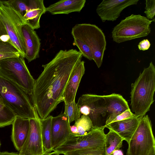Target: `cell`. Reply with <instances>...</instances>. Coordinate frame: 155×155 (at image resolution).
Masks as SVG:
<instances>
[{
	"instance_id": "cell-1",
	"label": "cell",
	"mask_w": 155,
	"mask_h": 155,
	"mask_svg": "<svg viewBox=\"0 0 155 155\" xmlns=\"http://www.w3.org/2000/svg\"><path fill=\"white\" fill-rule=\"evenodd\" d=\"M82 54L76 49L61 50L35 80L32 100L40 118H45L64 101L63 93L73 70L81 61Z\"/></svg>"
},
{
	"instance_id": "cell-2",
	"label": "cell",
	"mask_w": 155,
	"mask_h": 155,
	"mask_svg": "<svg viewBox=\"0 0 155 155\" xmlns=\"http://www.w3.org/2000/svg\"><path fill=\"white\" fill-rule=\"evenodd\" d=\"M131 110L137 117H142L150 110L154 101L155 67L152 61L131 84Z\"/></svg>"
},
{
	"instance_id": "cell-3",
	"label": "cell",
	"mask_w": 155,
	"mask_h": 155,
	"mask_svg": "<svg viewBox=\"0 0 155 155\" xmlns=\"http://www.w3.org/2000/svg\"><path fill=\"white\" fill-rule=\"evenodd\" d=\"M0 98L16 117L29 119L37 111L25 92L17 84L0 74Z\"/></svg>"
},
{
	"instance_id": "cell-4",
	"label": "cell",
	"mask_w": 155,
	"mask_h": 155,
	"mask_svg": "<svg viewBox=\"0 0 155 155\" xmlns=\"http://www.w3.org/2000/svg\"><path fill=\"white\" fill-rule=\"evenodd\" d=\"M0 20L5 28L12 44L25 57V50L21 27L27 24L22 15L8 1L0 0Z\"/></svg>"
},
{
	"instance_id": "cell-5",
	"label": "cell",
	"mask_w": 155,
	"mask_h": 155,
	"mask_svg": "<svg viewBox=\"0 0 155 155\" xmlns=\"http://www.w3.org/2000/svg\"><path fill=\"white\" fill-rule=\"evenodd\" d=\"M71 34L73 38L82 40L90 48L93 60L100 68L106 46L105 37L102 31L95 25L79 24L72 28Z\"/></svg>"
},
{
	"instance_id": "cell-6",
	"label": "cell",
	"mask_w": 155,
	"mask_h": 155,
	"mask_svg": "<svg viewBox=\"0 0 155 155\" xmlns=\"http://www.w3.org/2000/svg\"><path fill=\"white\" fill-rule=\"evenodd\" d=\"M153 21L140 15L132 14L114 27L112 32L113 39L120 43L146 36L150 32V25Z\"/></svg>"
},
{
	"instance_id": "cell-7",
	"label": "cell",
	"mask_w": 155,
	"mask_h": 155,
	"mask_svg": "<svg viewBox=\"0 0 155 155\" xmlns=\"http://www.w3.org/2000/svg\"><path fill=\"white\" fill-rule=\"evenodd\" d=\"M0 74L19 86L28 95H31L35 80L21 56L2 60Z\"/></svg>"
},
{
	"instance_id": "cell-8",
	"label": "cell",
	"mask_w": 155,
	"mask_h": 155,
	"mask_svg": "<svg viewBox=\"0 0 155 155\" xmlns=\"http://www.w3.org/2000/svg\"><path fill=\"white\" fill-rule=\"evenodd\" d=\"M127 155H150L155 150V140L151 122L147 115L139 122L129 142Z\"/></svg>"
},
{
	"instance_id": "cell-9",
	"label": "cell",
	"mask_w": 155,
	"mask_h": 155,
	"mask_svg": "<svg viewBox=\"0 0 155 155\" xmlns=\"http://www.w3.org/2000/svg\"><path fill=\"white\" fill-rule=\"evenodd\" d=\"M105 127H95L87 134L78 135L71 133L62 144L53 151L60 154L78 150L98 147L105 145Z\"/></svg>"
},
{
	"instance_id": "cell-10",
	"label": "cell",
	"mask_w": 155,
	"mask_h": 155,
	"mask_svg": "<svg viewBox=\"0 0 155 155\" xmlns=\"http://www.w3.org/2000/svg\"><path fill=\"white\" fill-rule=\"evenodd\" d=\"M104 104L103 95L86 94L79 98L77 104L81 114L87 116L94 127H101L106 123Z\"/></svg>"
},
{
	"instance_id": "cell-11",
	"label": "cell",
	"mask_w": 155,
	"mask_h": 155,
	"mask_svg": "<svg viewBox=\"0 0 155 155\" xmlns=\"http://www.w3.org/2000/svg\"><path fill=\"white\" fill-rule=\"evenodd\" d=\"M30 128L27 138L19 151V155H45L41 134L40 117L37 112L30 119Z\"/></svg>"
},
{
	"instance_id": "cell-12",
	"label": "cell",
	"mask_w": 155,
	"mask_h": 155,
	"mask_svg": "<svg viewBox=\"0 0 155 155\" xmlns=\"http://www.w3.org/2000/svg\"><path fill=\"white\" fill-rule=\"evenodd\" d=\"M139 0H104L97 6L96 11L103 22L114 21L122 11L130 6L137 5Z\"/></svg>"
},
{
	"instance_id": "cell-13",
	"label": "cell",
	"mask_w": 155,
	"mask_h": 155,
	"mask_svg": "<svg viewBox=\"0 0 155 155\" xmlns=\"http://www.w3.org/2000/svg\"><path fill=\"white\" fill-rule=\"evenodd\" d=\"M70 123L67 117L63 113L53 117L51 120V143L53 150L66 140L71 133Z\"/></svg>"
},
{
	"instance_id": "cell-14",
	"label": "cell",
	"mask_w": 155,
	"mask_h": 155,
	"mask_svg": "<svg viewBox=\"0 0 155 155\" xmlns=\"http://www.w3.org/2000/svg\"><path fill=\"white\" fill-rule=\"evenodd\" d=\"M103 96L105 115V127L117 115L130 109L127 101L120 94L113 93Z\"/></svg>"
},
{
	"instance_id": "cell-15",
	"label": "cell",
	"mask_w": 155,
	"mask_h": 155,
	"mask_svg": "<svg viewBox=\"0 0 155 155\" xmlns=\"http://www.w3.org/2000/svg\"><path fill=\"white\" fill-rule=\"evenodd\" d=\"M21 30L25 50V58L29 62L39 57L40 40L34 30L28 24H23Z\"/></svg>"
},
{
	"instance_id": "cell-16",
	"label": "cell",
	"mask_w": 155,
	"mask_h": 155,
	"mask_svg": "<svg viewBox=\"0 0 155 155\" xmlns=\"http://www.w3.org/2000/svg\"><path fill=\"white\" fill-rule=\"evenodd\" d=\"M84 64V61H81L72 72L63 93V101L64 103L75 101L78 89L85 72Z\"/></svg>"
},
{
	"instance_id": "cell-17",
	"label": "cell",
	"mask_w": 155,
	"mask_h": 155,
	"mask_svg": "<svg viewBox=\"0 0 155 155\" xmlns=\"http://www.w3.org/2000/svg\"><path fill=\"white\" fill-rule=\"evenodd\" d=\"M12 124V140L15 149L19 151L25 142L29 133V119L16 117Z\"/></svg>"
},
{
	"instance_id": "cell-18",
	"label": "cell",
	"mask_w": 155,
	"mask_h": 155,
	"mask_svg": "<svg viewBox=\"0 0 155 155\" xmlns=\"http://www.w3.org/2000/svg\"><path fill=\"white\" fill-rule=\"evenodd\" d=\"M140 117L136 116L112 122L105 127L116 133L128 143L137 127Z\"/></svg>"
},
{
	"instance_id": "cell-19",
	"label": "cell",
	"mask_w": 155,
	"mask_h": 155,
	"mask_svg": "<svg viewBox=\"0 0 155 155\" xmlns=\"http://www.w3.org/2000/svg\"><path fill=\"white\" fill-rule=\"evenodd\" d=\"M28 9L23 17L27 24L33 29L40 27V20L41 15L46 12L43 0H30L27 1Z\"/></svg>"
},
{
	"instance_id": "cell-20",
	"label": "cell",
	"mask_w": 155,
	"mask_h": 155,
	"mask_svg": "<svg viewBox=\"0 0 155 155\" xmlns=\"http://www.w3.org/2000/svg\"><path fill=\"white\" fill-rule=\"evenodd\" d=\"M85 0H61L46 8V12L52 15L80 12L84 7Z\"/></svg>"
},
{
	"instance_id": "cell-21",
	"label": "cell",
	"mask_w": 155,
	"mask_h": 155,
	"mask_svg": "<svg viewBox=\"0 0 155 155\" xmlns=\"http://www.w3.org/2000/svg\"><path fill=\"white\" fill-rule=\"evenodd\" d=\"M52 117V116H51L49 115L44 119L40 118L41 136L45 154L53 151L51 143V125Z\"/></svg>"
},
{
	"instance_id": "cell-22",
	"label": "cell",
	"mask_w": 155,
	"mask_h": 155,
	"mask_svg": "<svg viewBox=\"0 0 155 155\" xmlns=\"http://www.w3.org/2000/svg\"><path fill=\"white\" fill-rule=\"evenodd\" d=\"M109 132L106 134L105 146L108 155H112L113 152L119 149L122 146L124 140L114 131L109 130Z\"/></svg>"
},
{
	"instance_id": "cell-23",
	"label": "cell",
	"mask_w": 155,
	"mask_h": 155,
	"mask_svg": "<svg viewBox=\"0 0 155 155\" xmlns=\"http://www.w3.org/2000/svg\"><path fill=\"white\" fill-rule=\"evenodd\" d=\"M74 125L77 128L76 135H78L87 134L95 127L89 118L84 115H82L78 119L75 120Z\"/></svg>"
},
{
	"instance_id": "cell-24",
	"label": "cell",
	"mask_w": 155,
	"mask_h": 155,
	"mask_svg": "<svg viewBox=\"0 0 155 155\" xmlns=\"http://www.w3.org/2000/svg\"><path fill=\"white\" fill-rule=\"evenodd\" d=\"M21 56L20 52L12 45L0 41V62L5 58Z\"/></svg>"
},
{
	"instance_id": "cell-25",
	"label": "cell",
	"mask_w": 155,
	"mask_h": 155,
	"mask_svg": "<svg viewBox=\"0 0 155 155\" xmlns=\"http://www.w3.org/2000/svg\"><path fill=\"white\" fill-rule=\"evenodd\" d=\"M64 155H108L105 145L102 147L78 150L67 152Z\"/></svg>"
},
{
	"instance_id": "cell-26",
	"label": "cell",
	"mask_w": 155,
	"mask_h": 155,
	"mask_svg": "<svg viewBox=\"0 0 155 155\" xmlns=\"http://www.w3.org/2000/svg\"><path fill=\"white\" fill-rule=\"evenodd\" d=\"M64 104V113L67 117L70 123L75 121L80 117L81 114L77 104L75 101Z\"/></svg>"
},
{
	"instance_id": "cell-27",
	"label": "cell",
	"mask_w": 155,
	"mask_h": 155,
	"mask_svg": "<svg viewBox=\"0 0 155 155\" xmlns=\"http://www.w3.org/2000/svg\"><path fill=\"white\" fill-rule=\"evenodd\" d=\"M74 39L73 45L78 47L82 56L90 61L93 60V55L90 48L82 40L76 38Z\"/></svg>"
},
{
	"instance_id": "cell-28",
	"label": "cell",
	"mask_w": 155,
	"mask_h": 155,
	"mask_svg": "<svg viewBox=\"0 0 155 155\" xmlns=\"http://www.w3.org/2000/svg\"><path fill=\"white\" fill-rule=\"evenodd\" d=\"M145 4L144 13L146 17L150 20L153 19L155 15V0H146Z\"/></svg>"
},
{
	"instance_id": "cell-29",
	"label": "cell",
	"mask_w": 155,
	"mask_h": 155,
	"mask_svg": "<svg viewBox=\"0 0 155 155\" xmlns=\"http://www.w3.org/2000/svg\"><path fill=\"white\" fill-rule=\"evenodd\" d=\"M8 1L23 15L28 9V3L25 1L19 0H11Z\"/></svg>"
},
{
	"instance_id": "cell-30",
	"label": "cell",
	"mask_w": 155,
	"mask_h": 155,
	"mask_svg": "<svg viewBox=\"0 0 155 155\" xmlns=\"http://www.w3.org/2000/svg\"><path fill=\"white\" fill-rule=\"evenodd\" d=\"M136 116V115L131 111L130 109H128L116 116L111 123L124 120Z\"/></svg>"
},
{
	"instance_id": "cell-31",
	"label": "cell",
	"mask_w": 155,
	"mask_h": 155,
	"mask_svg": "<svg viewBox=\"0 0 155 155\" xmlns=\"http://www.w3.org/2000/svg\"><path fill=\"white\" fill-rule=\"evenodd\" d=\"M151 44L147 39H144L139 42L138 47L140 50L146 51L148 50Z\"/></svg>"
},
{
	"instance_id": "cell-32",
	"label": "cell",
	"mask_w": 155,
	"mask_h": 155,
	"mask_svg": "<svg viewBox=\"0 0 155 155\" xmlns=\"http://www.w3.org/2000/svg\"><path fill=\"white\" fill-rule=\"evenodd\" d=\"M6 35L8 34L5 28L0 20V38L2 36Z\"/></svg>"
},
{
	"instance_id": "cell-33",
	"label": "cell",
	"mask_w": 155,
	"mask_h": 155,
	"mask_svg": "<svg viewBox=\"0 0 155 155\" xmlns=\"http://www.w3.org/2000/svg\"><path fill=\"white\" fill-rule=\"evenodd\" d=\"M70 129L71 133L75 135L77 134V129L75 125H73L72 126H70Z\"/></svg>"
},
{
	"instance_id": "cell-34",
	"label": "cell",
	"mask_w": 155,
	"mask_h": 155,
	"mask_svg": "<svg viewBox=\"0 0 155 155\" xmlns=\"http://www.w3.org/2000/svg\"><path fill=\"white\" fill-rule=\"evenodd\" d=\"M112 155H124V154L121 150L118 149L114 150L113 152Z\"/></svg>"
},
{
	"instance_id": "cell-35",
	"label": "cell",
	"mask_w": 155,
	"mask_h": 155,
	"mask_svg": "<svg viewBox=\"0 0 155 155\" xmlns=\"http://www.w3.org/2000/svg\"><path fill=\"white\" fill-rule=\"evenodd\" d=\"M45 155H60V154L54 151L53 152L48 153Z\"/></svg>"
},
{
	"instance_id": "cell-36",
	"label": "cell",
	"mask_w": 155,
	"mask_h": 155,
	"mask_svg": "<svg viewBox=\"0 0 155 155\" xmlns=\"http://www.w3.org/2000/svg\"><path fill=\"white\" fill-rule=\"evenodd\" d=\"M0 104H2V105H5V104H4L3 101H2V99L0 98Z\"/></svg>"
},
{
	"instance_id": "cell-37",
	"label": "cell",
	"mask_w": 155,
	"mask_h": 155,
	"mask_svg": "<svg viewBox=\"0 0 155 155\" xmlns=\"http://www.w3.org/2000/svg\"><path fill=\"white\" fill-rule=\"evenodd\" d=\"M150 155H155V150L153 151Z\"/></svg>"
},
{
	"instance_id": "cell-38",
	"label": "cell",
	"mask_w": 155,
	"mask_h": 155,
	"mask_svg": "<svg viewBox=\"0 0 155 155\" xmlns=\"http://www.w3.org/2000/svg\"><path fill=\"white\" fill-rule=\"evenodd\" d=\"M1 145V143L0 141V148ZM1 152H0V153Z\"/></svg>"
}]
</instances>
